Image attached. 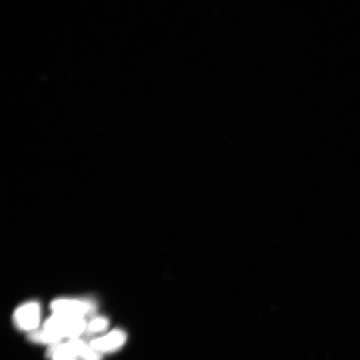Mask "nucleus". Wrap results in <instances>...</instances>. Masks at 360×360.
I'll use <instances>...</instances> for the list:
<instances>
[{"label":"nucleus","instance_id":"nucleus-3","mask_svg":"<svg viewBox=\"0 0 360 360\" xmlns=\"http://www.w3.org/2000/svg\"><path fill=\"white\" fill-rule=\"evenodd\" d=\"M14 322L17 328L24 331L36 330L40 322V306L37 302H29L15 311Z\"/></svg>","mask_w":360,"mask_h":360},{"label":"nucleus","instance_id":"nucleus-7","mask_svg":"<svg viewBox=\"0 0 360 360\" xmlns=\"http://www.w3.org/2000/svg\"><path fill=\"white\" fill-rule=\"evenodd\" d=\"M29 338L33 342L51 345L59 344V343L61 341L59 338L54 336V334L47 331V330L44 329H36L33 330L32 332H29Z\"/></svg>","mask_w":360,"mask_h":360},{"label":"nucleus","instance_id":"nucleus-4","mask_svg":"<svg viewBox=\"0 0 360 360\" xmlns=\"http://www.w3.org/2000/svg\"><path fill=\"white\" fill-rule=\"evenodd\" d=\"M127 340L126 333L121 329H114L106 336L94 338L89 345L100 354L113 353L121 348Z\"/></svg>","mask_w":360,"mask_h":360},{"label":"nucleus","instance_id":"nucleus-1","mask_svg":"<svg viewBox=\"0 0 360 360\" xmlns=\"http://www.w3.org/2000/svg\"><path fill=\"white\" fill-rule=\"evenodd\" d=\"M43 329L62 340L63 338H76L87 332L85 319L59 314H53L45 321Z\"/></svg>","mask_w":360,"mask_h":360},{"label":"nucleus","instance_id":"nucleus-6","mask_svg":"<svg viewBox=\"0 0 360 360\" xmlns=\"http://www.w3.org/2000/svg\"><path fill=\"white\" fill-rule=\"evenodd\" d=\"M47 357L51 360H79L72 352L67 343H64V344L59 343V344L51 345L47 352Z\"/></svg>","mask_w":360,"mask_h":360},{"label":"nucleus","instance_id":"nucleus-2","mask_svg":"<svg viewBox=\"0 0 360 360\" xmlns=\"http://www.w3.org/2000/svg\"><path fill=\"white\" fill-rule=\"evenodd\" d=\"M53 314H59L76 318H83L92 315L96 310L93 303L87 300L58 299L50 304Z\"/></svg>","mask_w":360,"mask_h":360},{"label":"nucleus","instance_id":"nucleus-8","mask_svg":"<svg viewBox=\"0 0 360 360\" xmlns=\"http://www.w3.org/2000/svg\"><path fill=\"white\" fill-rule=\"evenodd\" d=\"M109 327V320L105 317H97L87 324V333L96 334L105 331Z\"/></svg>","mask_w":360,"mask_h":360},{"label":"nucleus","instance_id":"nucleus-5","mask_svg":"<svg viewBox=\"0 0 360 360\" xmlns=\"http://www.w3.org/2000/svg\"><path fill=\"white\" fill-rule=\"evenodd\" d=\"M67 345L70 347L72 352L75 357L81 360H101L102 357L100 352L92 348L91 346L87 344L79 338H72L67 342Z\"/></svg>","mask_w":360,"mask_h":360}]
</instances>
